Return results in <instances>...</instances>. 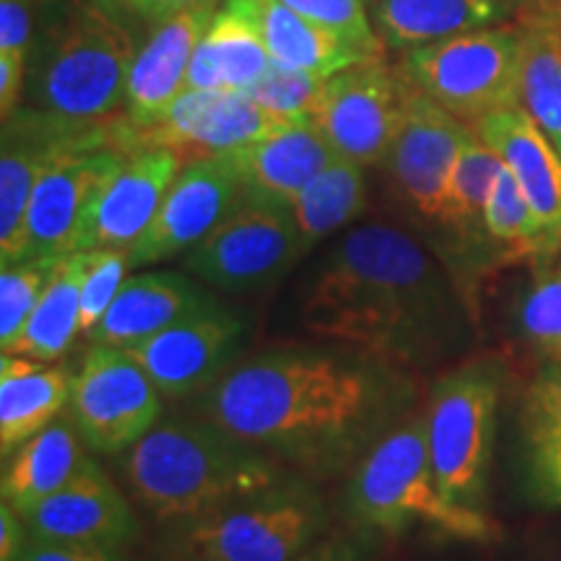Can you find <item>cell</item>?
<instances>
[{
	"mask_svg": "<svg viewBox=\"0 0 561 561\" xmlns=\"http://www.w3.org/2000/svg\"><path fill=\"white\" fill-rule=\"evenodd\" d=\"M411 398L401 364L351 346H280L231 364L201 409L273 460L333 476L411 416Z\"/></svg>",
	"mask_w": 561,
	"mask_h": 561,
	"instance_id": "cell-1",
	"label": "cell"
},
{
	"mask_svg": "<svg viewBox=\"0 0 561 561\" xmlns=\"http://www.w3.org/2000/svg\"><path fill=\"white\" fill-rule=\"evenodd\" d=\"M305 328L392 364H426L466 339L450 276L419 240L390 224L354 227L314 273Z\"/></svg>",
	"mask_w": 561,
	"mask_h": 561,
	"instance_id": "cell-2",
	"label": "cell"
},
{
	"mask_svg": "<svg viewBox=\"0 0 561 561\" xmlns=\"http://www.w3.org/2000/svg\"><path fill=\"white\" fill-rule=\"evenodd\" d=\"M133 496L161 523H185L284 481L271 455L210 419L161 421L128 450Z\"/></svg>",
	"mask_w": 561,
	"mask_h": 561,
	"instance_id": "cell-3",
	"label": "cell"
},
{
	"mask_svg": "<svg viewBox=\"0 0 561 561\" xmlns=\"http://www.w3.org/2000/svg\"><path fill=\"white\" fill-rule=\"evenodd\" d=\"M136 42L107 0H62L47 11L26 66L24 107L96 125L125 107Z\"/></svg>",
	"mask_w": 561,
	"mask_h": 561,
	"instance_id": "cell-4",
	"label": "cell"
},
{
	"mask_svg": "<svg viewBox=\"0 0 561 561\" xmlns=\"http://www.w3.org/2000/svg\"><path fill=\"white\" fill-rule=\"evenodd\" d=\"M346 502L362 525L390 536L426 525L460 541L489 543L500 538V525L486 512L458 507L442 494L424 413L405 416L356 462Z\"/></svg>",
	"mask_w": 561,
	"mask_h": 561,
	"instance_id": "cell-5",
	"label": "cell"
},
{
	"mask_svg": "<svg viewBox=\"0 0 561 561\" xmlns=\"http://www.w3.org/2000/svg\"><path fill=\"white\" fill-rule=\"evenodd\" d=\"M507 371L496 359L460 364L432 385L426 439L442 494L466 510L486 512L489 468Z\"/></svg>",
	"mask_w": 561,
	"mask_h": 561,
	"instance_id": "cell-6",
	"label": "cell"
},
{
	"mask_svg": "<svg viewBox=\"0 0 561 561\" xmlns=\"http://www.w3.org/2000/svg\"><path fill=\"white\" fill-rule=\"evenodd\" d=\"M325 523L320 496L284 479L178 523V546L185 561H291L320 541Z\"/></svg>",
	"mask_w": 561,
	"mask_h": 561,
	"instance_id": "cell-7",
	"label": "cell"
},
{
	"mask_svg": "<svg viewBox=\"0 0 561 561\" xmlns=\"http://www.w3.org/2000/svg\"><path fill=\"white\" fill-rule=\"evenodd\" d=\"M525 37L520 24L458 34L403 50L398 68L447 112L476 123L523 104Z\"/></svg>",
	"mask_w": 561,
	"mask_h": 561,
	"instance_id": "cell-8",
	"label": "cell"
},
{
	"mask_svg": "<svg viewBox=\"0 0 561 561\" xmlns=\"http://www.w3.org/2000/svg\"><path fill=\"white\" fill-rule=\"evenodd\" d=\"M301 257V237L289 203L248 195L227 221L185 252V268L216 289L250 291L278 280Z\"/></svg>",
	"mask_w": 561,
	"mask_h": 561,
	"instance_id": "cell-9",
	"label": "cell"
},
{
	"mask_svg": "<svg viewBox=\"0 0 561 561\" xmlns=\"http://www.w3.org/2000/svg\"><path fill=\"white\" fill-rule=\"evenodd\" d=\"M68 413L91 450L125 453L159 424L161 390L128 351L91 343L70 382Z\"/></svg>",
	"mask_w": 561,
	"mask_h": 561,
	"instance_id": "cell-10",
	"label": "cell"
},
{
	"mask_svg": "<svg viewBox=\"0 0 561 561\" xmlns=\"http://www.w3.org/2000/svg\"><path fill=\"white\" fill-rule=\"evenodd\" d=\"M411 81L385 58L331 76L314 112L333 151L362 167H382L403 128Z\"/></svg>",
	"mask_w": 561,
	"mask_h": 561,
	"instance_id": "cell-11",
	"label": "cell"
},
{
	"mask_svg": "<svg viewBox=\"0 0 561 561\" xmlns=\"http://www.w3.org/2000/svg\"><path fill=\"white\" fill-rule=\"evenodd\" d=\"M117 130L121 123L81 125L24 104L11 117H5L3 144H0V265L21 257L26 210L47 167L79 146L115 138Z\"/></svg>",
	"mask_w": 561,
	"mask_h": 561,
	"instance_id": "cell-12",
	"label": "cell"
},
{
	"mask_svg": "<svg viewBox=\"0 0 561 561\" xmlns=\"http://www.w3.org/2000/svg\"><path fill=\"white\" fill-rule=\"evenodd\" d=\"M130 153L125 144V128L115 138L94 140L79 149L62 153L47 167L34 187L24 227V257L70 255L76 252V234L87 210L100 193L104 180L117 170V164Z\"/></svg>",
	"mask_w": 561,
	"mask_h": 561,
	"instance_id": "cell-13",
	"label": "cell"
},
{
	"mask_svg": "<svg viewBox=\"0 0 561 561\" xmlns=\"http://www.w3.org/2000/svg\"><path fill=\"white\" fill-rule=\"evenodd\" d=\"M244 198L248 187L229 153L187 161L161 201L157 219L128 250L130 265L136 268L185 255L227 221Z\"/></svg>",
	"mask_w": 561,
	"mask_h": 561,
	"instance_id": "cell-14",
	"label": "cell"
},
{
	"mask_svg": "<svg viewBox=\"0 0 561 561\" xmlns=\"http://www.w3.org/2000/svg\"><path fill=\"white\" fill-rule=\"evenodd\" d=\"M294 121L265 110L244 91L185 89L167 117L133 136V149H170L185 159L221 157L284 130Z\"/></svg>",
	"mask_w": 561,
	"mask_h": 561,
	"instance_id": "cell-15",
	"label": "cell"
},
{
	"mask_svg": "<svg viewBox=\"0 0 561 561\" xmlns=\"http://www.w3.org/2000/svg\"><path fill=\"white\" fill-rule=\"evenodd\" d=\"M471 130V123L455 117L411 83L403 128L382 161V170L419 219L439 224L447 182Z\"/></svg>",
	"mask_w": 561,
	"mask_h": 561,
	"instance_id": "cell-16",
	"label": "cell"
},
{
	"mask_svg": "<svg viewBox=\"0 0 561 561\" xmlns=\"http://www.w3.org/2000/svg\"><path fill=\"white\" fill-rule=\"evenodd\" d=\"M244 325L240 314L210 301L125 351L144 367L161 396L182 398L208 390L234 364Z\"/></svg>",
	"mask_w": 561,
	"mask_h": 561,
	"instance_id": "cell-17",
	"label": "cell"
},
{
	"mask_svg": "<svg viewBox=\"0 0 561 561\" xmlns=\"http://www.w3.org/2000/svg\"><path fill=\"white\" fill-rule=\"evenodd\" d=\"M182 167L185 161L170 149L125 153L91 201L76 234V250H130L157 219L161 201Z\"/></svg>",
	"mask_w": 561,
	"mask_h": 561,
	"instance_id": "cell-18",
	"label": "cell"
},
{
	"mask_svg": "<svg viewBox=\"0 0 561 561\" xmlns=\"http://www.w3.org/2000/svg\"><path fill=\"white\" fill-rule=\"evenodd\" d=\"M476 136L515 174L538 221V263L561 255V153L525 107L491 112L473 123Z\"/></svg>",
	"mask_w": 561,
	"mask_h": 561,
	"instance_id": "cell-19",
	"label": "cell"
},
{
	"mask_svg": "<svg viewBox=\"0 0 561 561\" xmlns=\"http://www.w3.org/2000/svg\"><path fill=\"white\" fill-rule=\"evenodd\" d=\"M30 536L121 551L138 536V520L123 491L100 462L87 460L60 491L21 512Z\"/></svg>",
	"mask_w": 561,
	"mask_h": 561,
	"instance_id": "cell-20",
	"label": "cell"
},
{
	"mask_svg": "<svg viewBox=\"0 0 561 561\" xmlns=\"http://www.w3.org/2000/svg\"><path fill=\"white\" fill-rule=\"evenodd\" d=\"M216 3L195 5L174 16L159 21L157 30L146 39L133 58L128 91H125L123 121L133 136L151 130L167 117L174 100L185 91L187 66L216 16Z\"/></svg>",
	"mask_w": 561,
	"mask_h": 561,
	"instance_id": "cell-21",
	"label": "cell"
},
{
	"mask_svg": "<svg viewBox=\"0 0 561 561\" xmlns=\"http://www.w3.org/2000/svg\"><path fill=\"white\" fill-rule=\"evenodd\" d=\"M201 280L172 271H151L125 278L115 301L96 328L87 335L89 343L128 348L157 335L201 307L210 305Z\"/></svg>",
	"mask_w": 561,
	"mask_h": 561,
	"instance_id": "cell-22",
	"label": "cell"
},
{
	"mask_svg": "<svg viewBox=\"0 0 561 561\" xmlns=\"http://www.w3.org/2000/svg\"><path fill=\"white\" fill-rule=\"evenodd\" d=\"M271 62L252 0H224L195 47L185 89L248 91Z\"/></svg>",
	"mask_w": 561,
	"mask_h": 561,
	"instance_id": "cell-23",
	"label": "cell"
},
{
	"mask_svg": "<svg viewBox=\"0 0 561 561\" xmlns=\"http://www.w3.org/2000/svg\"><path fill=\"white\" fill-rule=\"evenodd\" d=\"M248 195L278 203L294 201L301 187L325 170L335 151L314 117L294 121L284 130L229 153Z\"/></svg>",
	"mask_w": 561,
	"mask_h": 561,
	"instance_id": "cell-24",
	"label": "cell"
},
{
	"mask_svg": "<svg viewBox=\"0 0 561 561\" xmlns=\"http://www.w3.org/2000/svg\"><path fill=\"white\" fill-rule=\"evenodd\" d=\"M515 5L517 0H367L377 37L401 53L500 26Z\"/></svg>",
	"mask_w": 561,
	"mask_h": 561,
	"instance_id": "cell-25",
	"label": "cell"
},
{
	"mask_svg": "<svg viewBox=\"0 0 561 561\" xmlns=\"http://www.w3.org/2000/svg\"><path fill=\"white\" fill-rule=\"evenodd\" d=\"M500 170L502 159L471 130V136L462 140L458 161L453 167L439 219L453 237V252L466 273H481L500 263L483 227L489 193Z\"/></svg>",
	"mask_w": 561,
	"mask_h": 561,
	"instance_id": "cell-26",
	"label": "cell"
},
{
	"mask_svg": "<svg viewBox=\"0 0 561 561\" xmlns=\"http://www.w3.org/2000/svg\"><path fill=\"white\" fill-rule=\"evenodd\" d=\"M68 369L50 362L3 354L0 359V453L3 458L45 430L68 409Z\"/></svg>",
	"mask_w": 561,
	"mask_h": 561,
	"instance_id": "cell-27",
	"label": "cell"
},
{
	"mask_svg": "<svg viewBox=\"0 0 561 561\" xmlns=\"http://www.w3.org/2000/svg\"><path fill=\"white\" fill-rule=\"evenodd\" d=\"M87 447L73 419L58 416L3 458V502H9L19 515L45 502L81 471L89 460Z\"/></svg>",
	"mask_w": 561,
	"mask_h": 561,
	"instance_id": "cell-28",
	"label": "cell"
},
{
	"mask_svg": "<svg viewBox=\"0 0 561 561\" xmlns=\"http://www.w3.org/2000/svg\"><path fill=\"white\" fill-rule=\"evenodd\" d=\"M252 5H255L257 21H261V32L271 60L278 62V66L307 70V73L331 79V76L351 66L380 60V55H371L362 47L351 45L341 34L305 19L280 0H252Z\"/></svg>",
	"mask_w": 561,
	"mask_h": 561,
	"instance_id": "cell-29",
	"label": "cell"
},
{
	"mask_svg": "<svg viewBox=\"0 0 561 561\" xmlns=\"http://www.w3.org/2000/svg\"><path fill=\"white\" fill-rule=\"evenodd\" d=\"M89 250H76L62 257L50 284L34 307L16 346L5 354L55 364L66 356L73 341L81 335V289L87 276Z\"/></svg>",
	"mask_w": 561,
	"mask_h": 561,
	"instance_id": "cell-30",
	"label": "cell"
},
{
	"mask_svg": "<svg viewBox=\"0 0 561 561\" xmlns=\"http://www.w3.org/2000/svg\"><path fill=\"white\" fill-rule=\"evenodd\" d=\"M525 37L523 104L561 153V5L536 3L520 19Z\"/></svg>",
	"mask_w": 561,
	"mask_h": 561,
	"instance_id": "cell-31",
	"label": "cell"
},
{
	"mask_svg": "<svg viewBox=\"0 0 561 561\" xmlns=\"http://www.w3.org/2000/svg\"><path fill=\"white\" fill-rule=\"evenodd\" d=\"M364 208H367L364 167L335 153L331 164L318 178L307 182L291 201L301 237V252L307 255L325 237L359 219Z\"/></svg>",
	"mask_w": 561,
	"mask_h": 561,
	"instance_id": "cell-32",
	"label": "cell"
},
{
	"mask_svg": "<svg viewBox=\"0 0 561 561\" xmlns=\"http://www.w3.org/2000/svg\"><path fill=\"white\" fill-rule=\"evenodd\" d=\"M483 227L500 263H538V221L515 174L504 164L489 193Z\"/></svg>",
	"mask_w": 561,
	"mask_h": 561,
	"instance_id": "cell-33",
	"label": "cell"
},
{
	"mask_svg": "<svg viewBox=\"0 0 561 561\" xmlns=\"http://www.w3.org/2000/svg\"><path fill=\"white\" fill-rule=\"evenodd\" d=\"M515 331L541 356L561 351V263L536 265L515 301Z\"/></svg>",
	"mask_w": 561,
	"mask_h": 561,
	"instance_id": "cell-34",
	"label": "cell"
},
{
	"mask_svg": "<svg viewBox=\"0 0 561 561\" xmlns=\"http://www.w3.org/2000/svg\"><path fill=\"white\" fill-rule=\"evenodd\" d=\"M66 257V255H62ZM62 257H24L0 268V348L11 351Z\"/></svg>",
	"mask_w": 561,
	"mask_h": 561,
	"instance_id": "cell-35",
	"label": "cell"
},
{
	"mask_svg": "<svg viewBox=\"0 0 561 561\" xmlns=\"http://www.w3.org/2000/svg\"><path fill=\"white\" fill-rule=\"evenodd\" d=\"M325 81L328 79L307 73V70L271 62V68L244 94L286 121H305L318 112Z\"/></svg>",
	"mask_w": 561,
	"mask_h": 561,
	"instance_id": "cell-36",
	"label": "cell"
},
{
	"mask_svg": "<svg viewBox=\"0 0 561 561\" xmlns=\"http://www.w3.org/2000/svg\"><path fill=\"white\" fill-rule=\"evenodd\" d=\"M525 445L561 439V351L543 356L523 398Z\"/></svg>",
	"mask_w": 561,
	"mask_h": 561,
	"instance_id": "cell-37",
	"label": "cell"
},
{
	"mask_svg": "<svg viewBox=\"0 0 561 561\" xmlns=\"http://www.w3.org/2000/svg\"><path fill=\"white\" fill-rule=\"evenodd\" d=\"M280 3H286L314 24L341 34L351 45L385 58V45L377 37L375 24L369 19L367 0H280Z\"/></svg>",
	"mask_w": 561,
	"mask_h": 561,
	"instance_id": "cell-38",
	"label": "cell"
},
{
	"mask_svg": "<svg viewBox=\"0 0 561 561\" xmlns=\"http://www.w3.org/2000/svg\"><path fill=\"white\" fill-rule=\"evenodd\" d=\"M130 268V255L128 250L117 248H102V250H89V265L87 276H83V289H81V335L94 331L96 322L104 318V312L110 310V305L115 301L117 291L128 278Z\"/></svg>",
	"mask_w": 561,
	"mask_h": 561,
	"instance_id": "cell-39",
	"label": "cell"
},
{
	"mask_svg": "<svg viewBox=\"0 0 561 561\" xmlns=\"http://www.w3.org/2000/svg\"><path fill=\"white\" fill-rule=\"evenodd\" d=\"M53 5L39 0H0V53L30 58L34 39Z\"/></svg>",
	"mask_w": 561,
	"mask_h": 561,
	"instance_id": "cell-40",
	"label": "cell"
},
{
	"mask_svg": "<svg viewBox=\"0 0 561 561\" xmlns=\"http://www.w3.org/2000/svg\"><path fill=\"white\" fill-rule=\"evenodd\" d=\"M528 473L533 496L543 507H561V439L528 445Z\"/></svg>",
	"mask_w": 561,
	"mask_h": 561,
	"instance_id": "cell-41",
	"label": "cell"
},
{
	"mask_svg": "<svg viewBox=\"0 0 561 561\" xmlns=\"http://www.w3.org/2000/svg\"><path fill=\"white\" fill-rule=\"evenodd\" d=\"M19 561H123V557L112 549H100V546L47 541V538L30 536V543Z\"/></svg>",
	"mask_w": 561,
	"mask_h": 561,
	"instance_id": "cell-42",
	"label": "cell"
},
{
	"mask_svg": "<svg viewBox=\"0 0 561 561\" xmlns=\"http://www.w3.org/2000/svg\"><path fill=\"white\" fill-rule=\"evenodd\" d=\"M30 58L13 53H0V115L11 117L21 107Z\"/></svg>",
	"mask_w": 561,
	"mask_h": 561,
	"instance_id": "cell-43",
	"label": "cell"
},
{
	"mask_svg": "<svg viewBox=\"0 0 561 561\" xmlns=\"http://www.w3.org/2000/svg\"><path fill=\"white\" fill-rule=\"evenodd\" d=\"M30 543V528L24 517L9 502L0 504V561H19Z\"/></svg>",
	"mask_w": 561,
	"mask_h": 561,
	"instance_id": "cell-44",
	"label": "cell"
},
{
	"mask_svg": "<svg viewBox=\"0 0 561 561\" xmlns=\"http://www.w3.org/2000/svg\"><path fill=\"white\" fill-rule=\"evenodd\" d=\"M107 3L123 5V9L138 13L140 19L159 24V21L170 19L174 13L195 9V5H210L216 0H107Z\"/></svg>",
	"mask_w": 561,
	"mask_h": 561,
	"instance_id": "cell-45",
	"label": "cell"
},
{
	"mask_svg": "<svg viewBox=\"0 0 561 561\" xmlns=\"http://www.w3.org/2000/svg\"><path fill=\"white\" fill-rule=\"evenodd\" d=\"M291 561H364V559L351 549V546L341 541H322V543L318 541Z\"/></svg>",
	"mask_w": 561,
	"mask_h": 561,
	"instance_id": "cell-46",
	"label": "cell"
},
{
	"mask_svg": "<svg viewBox=\"0 0 561 561\" xmlns=\"http://www.w3.org/2000/svg\"><path fill=\"white\" fill-rule=\"evenodd\" d=\"M39 3H45V5H58V3H62V0H39Z\"/></svg>",
	"mask_w": 561,
	"mask_h": 561,
	"instance_id": "cell-47",
	"label": "cell"
},
{
	"mask_svg": "<svg viewBox=\"0 0 561 561\" xmlns=\"http://www.w3.org/2000/svg\"><path fill=\"white\" fill-rule=\"evenodd\" d=\"M541 3H557V5H561V0H541Z\"/></svg>",
	"mask_w": 561,
	"mask_h": 561,
	"instance_id": "cell-48",
	"label": "cell"
},
{
	"mask_svg": "<svg viewBox=\"0 0 561 561\" xmlns=\"http://www.w3.org/2000/svg\"><path fill=\"white\" fill-rule=\"evenodd\" d=\"M533 3H541V0H533Z\"/></svg>",
	"mask_w": 561,
	"mask_h": 561,
	"instance_id": "cell-49",
	"label": "cell"
},
{
	"mask_svg": "<svg viewBox=\"0 0 561 561\" xmlns=\"http://www.w3.org/2000/svg\"><path fill=\"white\" fill-rule=\"evenodd\" d=\"M559 263H561V255H559Z\"/></svg>",
	"mask_w": 561,
	"mask_h": 561,
	"instance_id": "cell-50",
	"label": "cell"
}]
</instances>
